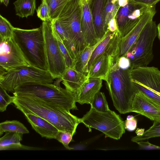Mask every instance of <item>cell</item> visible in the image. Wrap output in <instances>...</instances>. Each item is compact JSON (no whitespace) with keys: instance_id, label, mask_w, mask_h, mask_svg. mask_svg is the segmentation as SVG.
Segmentation results:
<instances>
[{"instance_id":"e0dca14e","label":"cell","mask_w":160,"mask_h":160,"mask_svg":"<svg viewBox=\"0 0 160 160\" xmlns=\"http://www.w3.org/2000/svg\"><path fill=\"white\" fill-rule=\"evenodd\" d=\"M23 114L32 128L42 137L56 139L59 130L54 125L35 115L30 113Z\"/></svg>"},{"instance_id":"44dd1931","label":"cell","mask_w":160,"mask_h":160,"mask_svg":"<svg viewBox=\"0 0 160 160\" xmlns=\"http://www.w3.org/2000/svg\"><path fill=\"white\" fill-rule=\"evenodd\" d=\"M88 78L87 76L78 72L74 68H67L61 78L65 88L76 94Z\"/></svg>"},{"instance_id":"3957f363","label":"cell","mask_w":160,"mask_h":160,"mask_svg":"<svg viewBox=\"0 0 160 160\" xmlns=\"http://www.w3.org/2000/svg\"><path fill=\"white\" fill-rule=\"evenodd\" d=\"M58 79L53 84L31 82L20 85L14 89L16 96H24L42 101L52 106L68 111L78 110L76 105V94L62 88Z\"/></svg>"},{"instance_id":"d6986e66","label":"cell","mask_w":160,"mask_h":160,"mask_svg":"<svg viewBox=\"0 0 160 160\" xmlns=\"http://www.w3.org/2000/svg\"><path fill=\"white\" fill-rule=\"evenodd\" d=\"M102 86V80L89 78L83 83L76 94V101L81 104H90L95 95Z\"/></svg>"},{"instance_id":"5bb4252c","label":"cell","mask_w":160,"mask_h":160,"mask_svg":"<svg viewBox=\"0 0 160 160\" xmlns=\"http://www.w3.org/2000/svg\"><path fill=\"white\" fill-rule=\"evenodd\" d=\"M121 39L118 30L114 32L108 30L92 54L88 63V71L93 62L104 52L111 56L119 54Z\"/></svg>"},{"instance_id":"2e32d148","label":"cell","mask_w":160,"mask_h":160,"mask_svg":"<svg viewBox=\"0 0 160 160\" xmlns=\"http://www.w3.org/2000/svg\"><path fill=\"white\" fill-rule=\"evenodd\" d=\"M81 2L82 33L88 44L89 46H92L99 41L98 40L97 38L89 4L86 0H81Z\"/></svg>"},{"instance_id":"e575fe53","label":"cell","mask_w":160,"mask_h":160,"mask_svg":"<svg viewBox=\"0 0 160 160\" xmlns=\"http://www.w3.org/2000/svg\"><path fill=\"white\" fill-rule=\"evenodd\" d=\"M54 21L56 30L62 40L72 39L67 31L59 23L57 18Z\"/></svg>"},{"instance_id":"d590c367","label":"cell","mask_w":160,"mask_h":160,"mask_svg":"<svg viewBox=\"0 0 160 160\" xmlns=\"http://www.w3.org/2000/svg\"><path fill=\"white\" fill-rule=\"evenodd\" d=\"M62 41L71 57L75 60L78 54L72 39L64 40Z\"/></svg>"},{"instance_id":"c3c4849f","label":"cell","mask_w":160,"mask_h":160,"mask_svg":"<svg viewBox=\"0 0 160 160\" xmlns=\"http://www.w3.org/2000/svg\"><path fill=\"white\" fill-rule=\"evenodd\" d=\"M155 93L156 94H158V95H159L160 96V93H158V92H155Z\"/></svg>"},{"instance_id":"4fadbf2b","label":"cell","mask_w":160,"mask_h":160,"mask_svg":"<svg viewBox=\"0 0 160 160\" xmlns=\"http://www.w3.org/2000/svg\"><path fill=\"white\" fill-rule=\"evenodd\" d=\"M132 112L139 113L153 121L160 120V105L139 90L133 99Z\"/></svg>"},{"instance_id":"bcb514c9","label":"cell","mask_w":160,"mask_h":160,"mask_svg":"<svg viewBox=\"0 0 160 160\" xmlns=\"http://www.w3.org/2000/svg\"><path fill=\"white\" fill-rule=\"evenodd\" d=\"M118 0H111L112 2L113 3H115Z\"/></svg>"},{"instance_id":"ab89813d","label":"cell","mask_w":160,"mask_h":160,"mask_svg":"<svg viewBox=\"0 0 160 160\" xmlns=\"http://www.w3.org/2000/svg\"><path fill=\"white\" fill-rule=\"evenodd\" d=\"M118 65L122 69H127L130 68V60L125 56L120 57L118 59Z\"/></svg>"},{"instance_id":"83f0119b","label":"cell","mask_w":160,"mask_h":160,"mask_svg":"<svg viewBox=\"0 0 160 160\" xmlns=\"http://www.w3.org/2000/svg\"><path fill=\"white\" fill-rule=\"evenodd\" d=\"M118 1L115 3L112 2L111 0H108L106 6L104 15V28L106 32L108 30V24L110 20L115 17L120 8L118 3Z\"/></svg>"},{"instance_id":"74e56055","label":"cell","mask_w":160,"mask_h":160,"mask_svg":"<svg viewBox=\"0 0 160 160\" xmlns=\"http://www.w3.org/2000/svg\"><path fill=\"white\" fill-rule=\"evenodd\" d=\"M137 143L140 149L146 150H160V146L152 144L148 141L143 142L142 141L138 142Z\"/></svg>"},{"instance_id":"1f68e13d","label":"cell","mask_w":160,"mask_h":160,"mask_svg":"<svg viewBox=\"0 0 160 160\" xmlns=\"http://www.w3.org/2000/svg\"><path fill=\"white\" fill-rule=\"evenodd\" d=\"M38 17L43 21L50 20V11L46 0H42L41 3L36 10Z\"/></svg>"},{"instance_id":"7dc6e473","label":"cell","mask_w":160,"mask_h":160,"mask_svg":"<svg viewBox=\"0 0 160 160\" xmlns=\"http://www.w3.org/2000/svg\"><path fill=\"white\" fill-rule=\"evenodd\" d=\"M91 0H86V1L88 2L89 4H90Z\"/></svg>"},{"instance_id":"30bf717a","label":"cell","mask_w":160,"mask_h":160,"mask_svg":"<svg viewBox=\"0 0 160 160\" xmlns=\"http://www.w3.org/2000/svg\"><path fill=\"white\" fill-rule=\"evenodd\" d=\"M151 7L129 2L120 7L115 16L121 38L127 35L137 25L144 12Z\"/></svg>"},{"instance_id":"4dcf8cb0","label":"cell","mask_w":160,"mask_h":160,"mask_svg":"<svg viewBox=\"0 0 160 160\" xmlns=\"http://www.w3.org/2000/svg\"><path fill=\"white\" fill-rule=\"evenodd\" d=\"M14 28L7 19L0 15V39L12 38Z\"/></svg>"},{"instance_id":"6da1fadb","label":"cell","mask_w":160,"mask_h":160,"mask_svg":"<svg viewBox=\"0 0 160 160\" xmlns=\"http://www.w3.org/2000/svg\"><path fill=\"white\" fill-rule=\"evenodd\" d=\"M14 97L12 103L23 114L30 113L40 117L54 125L59 130L69 132L74 135L77 126L81 123L80 118L70 111L52 106L35 98Z\"/></svg>"},{"instance_id":"7bdbcfd3","label":"cell","mask_w":160,"mask_h":160,"mask_svg":"<svg viewBox=\"0 0 160 160\" xmlns=\"http://www.w3.org/2000/svg\"><path fill=\"white\" fill-rule=\"evenodd\" d=\"M144 132V129H142L138 128L136 132V133L137 134V136H140L142 135Z\"/></svg>"},{"instance_id":"60d3db41","label":"cell","mask_w":160,"mask_h":160,"mask_svg":"<svg viewBox=\"0 0 160 160\" xmlns=\"http://www.w3.org/2000/svg\"><path fill=\"white\" fill-rule=\"evenodd\" d=\"M108 30L113 32L118 30L115 17L111 19L108 24Z\"/></svg>"},{"instance_id":"7402d4cb","label":"cell","mask_w":160,"mask_h":160,"mask_svg":"<svg viewBox=\"0 0 160 160\" xmlns=\"http://www.w3.org/2000/svg\"><path fill=\"white\" fill-rule=\"evenodd\" d=\"M101 40L95 45L87 47L82 52L78 54L77 58L74 60V68L76 70L88 76V63L92 52Z\"/></svg>"},{"instance_id":"b9f144b4","label":"cell","mask_w":160,"mask_h":160,"mask_svg":"<svg viewBox=\"0 0 160 160\" xmlns=\"http://www.w3.org/2000/svg\"><path fill=\"white\" fill-rule=\"evenodd\" d=\"M118 4L120 7L126 6L129 2V0H118Z\"/></svg>"},{"instance_id":"ffe728a7","label":"cell","mask_w":160,"mask_h":160,"mask_svg":"<svg viewBox=\"0 0 160 160\" xmlns=\"http://www.w3.org/2000/svg\"><path fill=\"white\" fill-rule=\"evenodd\" d=\"M112 56L104 52L93 62L88 71V78H99L108 81Z\"/></svg>"},{"instance_id":"f35d334b","label":"cell","mask_w":160,"mask_h":160,"mask_svg":"<svg viewBox=\"0 0 160 160\" xmlns=\"http://www.w3.org/2000/svg\"><path fill=\"white\" fill-rule=\"evenodd\" d=\"M129 1L132 3L152 7L155 6L160 0H129Z\"/></svg>"},{"instance_id":"9c48e42d","label":"cell","mask_w":160,"mask_h":160,"mask_svg":"<svg viewBox=\"0 0 160 160\" xmlns=\"http://www.w3.org/2000/svg\"><path fill=\"white\" fill-rule=\"evenodd\" d=\"M82 17L81 0H68L57 18L76 45H81L85 42L81 30Z\"/></svg>"},{"instance_id":"f6af8a7d","label":"cell","mask_w":160,"mask_h":160,"mask_svg":"<svg viewBox=\"0 0 160 160\" xmlns=\"http://www.w3.org/2000/svg\"><path fill=\"white\" fill-rule=\"evenodd\" d=\"M158 30V37L160 42V22L157 25Z\"/></svg>"},{"instance_id":"ac0fdd59","label":"cell","mask_w":160,"mask_h":160,"mask_svg":"<svg viewBox=\"0 0 160 160\" xmlns=\"http://www.w3.org/2000/svg\"><path fill=\"white\" fill-rule=\"evenodd\" d=\"M108 0H92L89 6L92 13L95 32L99 41L106 33L104 23L105 8Z\"/></svg>"},{"instance_id":"5b68a950","label":"cell","mask_w":160,"mask_h":160,"mask_svg":"<svg viewBox=\"0 0 160 160\" xmlns=\"http://www.w3.org/2000/svg\"><path fill=\"white\" fill-rule=\"evenodd\" d=\"M91 132V128L99 130L105 134V138L120 139L125 133V122L114 111L109 110L105 112L96 110L91 106L89 111L80 118Z\"/></svg>"},{"instance_id":"7c38bea8","label":"cell","mask_w":160,"mask_h":160,"mask_svg":"<svg viewBox=\"0 0 160 160\" xmlns=\"http://www.w3.org/2000/svg\"><path fill=\"white\" fill-rule=\"evenodd\" d=\"M131 75L132 80L136 87L160 93V70L158 68L138 67L131 70Z\"/></svg>"},{"instance_id":"8fae6325","label":"cell","mask_w":160,"mask_h":160,"mask_svg":"<svg viewBox=\"0 0 160 160\" xmlns=\"http://www.w3.org/2000/svg\"><path fill=\"white\" fill-rule=\"evenodd\" d=\"M29 65L12 37L0 39V67L9 71Z\"/></svg>"},{"instance_id":"603a6c76","label":"cell","mask_w":160,"mask_h":160,"mask_svg":"<svg viewBox=\"0 0 160 160\" xmlns=\"http://www.w3.org/2000/svg\"><path fill=\"white\" fill-rule=\"evenodd\" d=\"M13 4L16 15L22 18L33 16L36 9V0H17Z\"/></svg>"},{"instance_id":"277c9868","label":"cell","mask_w":160,"mask_h":160,"mask_svg":"<svg viewBox=\"0 0 160 160\" xmlns=\"http://www.w3.org/2000/svg\"><path fill=\"white\" fill-rule=\"evenodd\" d=\"M12 38L30 65L48 71L42 25L30 29L14 27Z\"/></svg>"},{"instance_id":"484cf974","label":"cell","mask_w":160,"mask_h":160,"mask_svg":"<svg viewBox=\"0 0 160 160\" xmlns=\"http://www.w3.org/2000/svg\"><path fill=\"white\" fill-rule=\"evenodd\" d=\"M157 137H160V120L153 121L152 125L145 131L142 135H137L132 138L131 141L137 143L139 141Z\"/></svg>"},{"instance_id":"d4e9b609","label":"cell","mask_w":160,"mask_h":160,"mask_svg":"<svg viewBox=\"0 0 160 160\" xmlns=\"http://www.w3.org/2000/svg\"><path fill=\"white\" fill-rule=\"evenodd\" d=\"M51 21L52 31L54 36L57 39L59 47L64 58L67 68H74V60L71 57L67 49L63 43L62 40L57 32L53 20Z\"/></svg>"},{"instance_id":"52a82bcc","label":"cell","mask_w":160,"mask_h":160,"mask_svg":"<svg viewBox=\"0 0 160 160\" xmlns=\"http://www.w3.org/2000/svg\"><path fill=\"white\" fill-rule=\"evenodd\" d=\"M54 80L48 71L31 65L9 71L0 67V86L8 92H13L16 88L25 83H52Z\"/></svg>"},{"instance_id":"8992f818","label":"cell","mask_w":160,"mask_h":160,"mask_svg":"<svg viewBox=\"0 0 160 160\" xmlns=\"http://www.w3.org/2000/svg\"><path fill=\"white\" fill-rule=\"evenodd\" d=\"M158 35L157 26L152 19L146 24L124 56L130 60L132 69L147 67L152 60L153 43Z\"/></svg>"},{"instance_id":"d6a6232c","label":"cell","mask_w":160,"mask_h":160,"mask_svg":"<svg viewBox=\"0 0 160 160\" xmlns=\"http://www.w3.org/2000/svg\"><path fill=\"white\" fill-rule=\"evenodd\" d=\"M15 98L14 96H11L6 91L0 86V111L3 112L6 110L8 106L12 103Z\"/></svg>"},{"instance_id":"836d02e7","label":"cell","mask_w":160,"mask_h":160,"mask_svg":"<svg viewBox=\"0 0 160 160\" xmlns=\"http://www.w3.org/2000/svg\"><path fill=\"white\" fill-rule=\"evenodd\" d=\"M73 135L69 132L59 130L56 139L61 143L65 148L70 150L73 149L69 146V143L72 140Z\"/></svg>"},{"instance_id":"8d00e7d4","label":"cell","mask_w":160,"mask_h":160,"mask_svg":"<svg viewBox=\"0 0 160 160\" xmlns=\"http://www.w3.org/2000/svg\"><path fill=\"white\" fill-rule=\"evenodd\" d=\"M137 120L132 115L128 116L125 122V129L129 131H134L137 127Z\"/></svg>"},{"instance_id":"cb8c5ba5","label":"cell","mask_w":160,"mask_h":160,"mask_svg":"<svg viewBox=\"0 0 160 160\" xmlns=\"http://www.w3.org/2000/svg\"><path fill=\"white\" fill-rule=\"evenodd\" d=\"M10 132L24 134L29 133L25 126L18 120H7L0 123V136L4 132Z\"/></svg>"},{"instance_id":"ba28073f","label":"cell","mask_w":160,"mask_h":160,"mask_svg":"<svg viewBox=\"0 0 160 160\" xmlns=\"http://www.w3.org/2000/svg\"><path fill=\"white\" fill-rule=\"evenodd\" d=\"M42 28L48 71L54 79L61 78L67 69L57 39L53 34L51 21H43Z\"/></svg>"},{"instance_id":"f546056e","label":"cell","mask_w":160,"mask_h":160,"mask_svg":"<svg viewBox=\"0 0 160 160\" xmlns=\"http://www.w3.org/2000/svg\"><path fill=\"white\" fill-rule=\"evenodd\" d=\"M49 7L51 20L57 18L68 0H46Z\"/></svg>"},{"instance_id":"4316f807","label":"cell","mask_w":160,"mask_h":160,"mask_svg":"<svg viewBox=\"0 0 160 160\" xmlns=\"http://www.w3.org/2000/svg\"><path fill=\"white\" fill-rule=\"evenodd\" d=\"M90 104L91 107L99 112H105L110 110L104 93L100 91L95 95Z\"/></svg>"},{"instance_id":"7a4b0ae2","label":"cell","mask_w":160,"mask_h":160,"mask_svg":"<svg viewBox=\"0 0 160 160\" xmlns=\"http://www.w3.org/2000/svg\"><path fill=\"white\" fill-rule=\"evenodd\" d=\"M119 54L112 56L111 64L106 87L115 108L121 114L132 112V103L139 90L132 82V69L120 68Z\"/></svg>"},{"instance_id":"9a60e30c","label":"cell","mask_w":160,"mask_h":160,"mask_svg":"<svg viewBox=\"0 0 160 160\" xmlns=\"http://www.w3.org/2000/svg\"><path fill=\"white\" fill-rule=\"evenodd\" d=\"M156 12L155 6L150 7L143 14L135 27L125 36L121 38L119 57L124 56L136 41L146 24L153 18Z\"/></svg>"},{"instance_id":"ee69618b","label":"cell","mask_w":160,"mask_h":160,"mask_svg":"<svg viewBox=\"0 0 160 160\" xmlns=\"http://www.w3.org/2000/svg\"><path fill=\"white\" fill-rule=\"evenodd\" d=\"M1 3H3L7 7L8 4L9 0H0Z\"/></svg>"},{"instance_id":"f1b7e54d","label":"cell","mask_w":160,"mask_h":160,"mask_svg":"<svg viewBox=\"0 0 160 160\" xmlns=\"http://www.w3.org/2000/svg\"><path fill=\"white\" fill-rule=\"evenodd\" d=\"M0 138V148L12 144L19 143L22 140L23 134L6 132Z\"/></svg>"}]
</instances>
